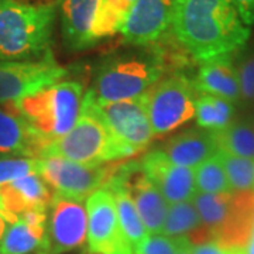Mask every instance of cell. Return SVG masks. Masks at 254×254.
<instances>
[{
	"label": "cell",
	"instance_id": "obj_1",
	"mask_svg": "<svg viewBox=\"0 0 254 254\" xmlns=\"http://www.w3.org/2000/svg\"><path fill=\"white\" fill-rule=\"evenodd\" d=\"M170 31L198 64L235 57L250 40L230 0H175Z\"/></svg>",
	"mask_w": 254,
	"mask_h": 254
},
{
	"label": "cell",
	"instance_id": "obj_2",
	"mask_svg": "<svg viewBox=\"0 0 254 254\" xmlns=\"http://www.w3.org/2000/svg\"><path fill=\"white\" fill-rule=\"evenodd\" d=\"M57 0H0V60H38L51 51Z\"/></svg>",
	"mask_w": 254,
	"mask_h": 254
},
{
	"label": "cell",
	"instance_id": "obj_3",
	"mask_svg": "<svg viewBox=\"0 0 254 254\" xmlns=\"http://www.w3.org/2000/svg\"><path fill=\"white\" fill-rule=\"evenodd\" d=\"M163 76L151 48L141 47L108 55L98 65L93 86L88 93L103 103L133 99L150 91Z\"/></svg>",
	"mask_w": 254,
	"mask_h": 254
},
{
	"label": "cell",
	"instance_id": "obj_4",
	"mask_svg": "<svg viewBox=\"0 0 254 254\" xmlns=\"http://www.w3.org/2000/svg\"><path fill=\"white\" fill-rule=\"evenodd\" d=\"M192 203L209 240L230 249H245L254 227V190L196 193Z\"/></svg>",
	"mask_w": 254,
	"mask_h": 254
},
{
	"label": "cell",
	"instance_id": "obj_5",
	"mask_svg": "<svg viewBox=\"0 0 254 254\" xmlns=\"http://www.w3.org/2000/svg\"><path fill=\"white\" fill-rule=\"evenodd\" d=\"M85 85L61 81L16 102L20 112L41 136L55 141L68 134L81 116Z\"/></svg>",
	"mask_w": 254,
	"mask_h": 254
},
{
	"label": "cell",
	"instance_id": "obj_6",
	"mask_svg": "<svg viewBox=\"0 0 254 254\" xmlns=\"http://www.w3.org/2000/svg\"><path fill=\"white\" fill-rule=\"evenodd\" d=\"M138 154L130 145L119 141L102 120L92 113L81 112L72 130L48 145L44 157H61L83 165H102L126 161Z\"/></svg>",
	"mask_w": 254,
	"mask_h": 254
},
{
	"label": "cell",
	"instance_id": "obj_7",
	"mask_svg": "<svg viewBox=\"0 0 254 254\" xmlns=\"http://www.w3.org/2000/svg\"><path fill=\"white\" fill-rule=\"evenodd\" d=\"M195 92L190 78L175 73L160 79L147 92V113L153 136H165L195 118Z\"/></svg>",
	"mask_w": 254,
	"mask_h": 254
},
{
	"label": "cell",
	"instance_id": "obj_8",
	"mask_svg": "<svg viewBox=\"0 0 254 254\" xmlns=\"http://www.w3.org/2000/svg\"><path fill=\"white\" fill-rule=\"evenodd\" d=\"M81 112H88L102 120L119 141L143 153L153 138L147 113V92L133 99L103 103L86 92Z\"/></svg>",
	"mask_w": 254,
	"mask_h": 254
},
{
	"label": "cell",
	"instance_id": "obj_9",
	"mask_svg": "<svg viewBox=\"0 0 254 254\" xmlns=\"http://www.w3.org/2000/svg\"><path fill=\"white\" fill-rule=\"evenodd\" d=\"M122 163L83 165L61 157H44L38 160V174L55 195L83 200L105 188Z\"/></svg>",
	"mask_w": 254,
	"mask_h": 254
},
{
	"label": "cell",
	"instance_id": "obj_10",
	"mask_svg": "<svg viewBox=\"0 0 254 254\" xmlns=\"http://www.w3.org/2000/svg\"><path fill=\"white\" fill-rule=\"evenodd\" d=\"M68 69L55 61L50 51L38 60L0 63V103L17 102L57 82L64 81Z\"/></svg>",
	"mask_w": 254,
	"mask_h": 254
},
{
	"label": "cell",
	"instance_id": "obj_11",
	"mask_svg": "<svg viewBox=\"0 0 254 254\" xmlns=\"http://www.w3.org/2000/svg\"><path fill=\"white\" fill-rule=\"evenodd\" d=\"M47 254H89L88 210L83 200L55 195L48 208Z\"/></svg>",
	"mask_w": 254,
	"mask_h": 254
},
{
	"label": "cell",
	"instance_id": "obj_12",
	"mask_svg": "<svg viewBox=\"0 0 254 254\" xmlns=\"http://www.w3.org/2000/svg\"><path fill=\"white\" fill-rule=\"evenodd\" d=\"M88 252L89 254H134L118 219L115 198L106 188L88 198Z\"/></svg>",
	"mask_w": 254,
	"mask_h": 254
},
{
	"label": "cell",
	"instance_id": "obj_13",
	"mask_svg": "<svg viewBox=\"0 0 254 254\" xmlns=\"http://www.w3.org/2000/svg\"><path fill=\"white\" fill-rule=\"evenodd\" d=\"M113 178L126 188L147 232L151 235L161 233L165 218L168 215L170 203L164 199L163 195L145 177L140 163H122Z\"/></svg>",
	"mask_w": 254,
	"mask_h": 254
},
{
	"label": "cell",
	"instance_id": "obj_14",
	"mask_svg": "<svg viewBox=\"0 0 254 254\" xmlns=\"http://www.w3.org/2000/svg\"><path fill=\"white\" fill-rule=\"evenodd\" d=\"M175 0H134L120 28L125 43L147 47L158 41L171 28Z\"/></svg>",
	"mask_w": 254,
	"mask_h": 254
},
{
	"label": "cell",
	"instance_id": "obj_15",
	"mask_svg": "<svg viewBox=\"0 0 254 254\" xmlns=\"http://www.w3.org/2000/svg\"><path fill=\"white\" fill-rule=\"evenodd\" d=\"M145 177L170 205L190 202L196 195L193 168L181 167L167 158L161 150H153L140 158Z\"/></svg>",
	"mask_w": 254,
	"mask_h": 254
},
{
	"label": "cell",
	"instance_id": "obj_16",
	"mask_svg": "<svg viewBox=\"0 0 254 254\" xmlns=\"http://www.w3.org/2000/svg\"><path fill=\"white\" fill-rule=\"evenodd\" d=\"M51 143L31 127L16 102L0 103V155L41 160Z\"/></svg>",
	"mask_w": 254,
	"mask_h": 254
},
{
	"label": "cell",
	"instance_id": "obj_17",
	"mask_svg": "<svg viewBox=\"0 0 254 254\" xmlns=\"http://www.w3.org/2000/svg\"><path fill=\"white\" fill-rule=\"evenodd\" d=\"M53 199L54 192L44 178L38 173L30 174L18 181L0 185V216L10 225L28 209H48Z\"/></svg>",
	"mask_w": 254,
	"mask_h": 254
},
{
	"label": "cell",
	"instance_id": "obj_18",
	"mask_svg": "<svg viewBox=\"0 0 254 254\" xmlns=\"http://www.w3.org/2000/svg\"><path fill=\"white\" fill-rule=\"evenodd\" d=\"M102 0H57L64 43L72 51L95 46L93 27Z\"/></svg>",
	"mask_w": 254,
	"mask_h": 254
},
{
	"label": "cell",
	"instance_id": "obj_19",
	"mask_svg": "<svg viewBox=\"0 0 254 254\" xmlns=\"http://www.w3.org/2000/svg\"><path fill=\"white\" fill-rule=\"evenodd\" d=\"M235 57L219 58L198 64V69L190 78L192 86L198 95H212L232 102H242L240 85L235 68Z\"/></svg>",
	"mask_w": 254,
	"mask_h": 254
},
{
	"label": "cell",
	"instance_id": "obj_20",
	"mask_svg": "<svg viewBox=\"0 0 254 254\" xmlns=\"http://www.w3.org/2000/svg\"><path fill=\"white\" fill-rule=\"evenodd\" d=\"M170 161L181 167L196 168L206 160L218 154V147L212 131L202 128H188L171 137L161 148Z\"/></svg>",
	"mask_w": 254,
	"mask_h": 254
},
{
	"label": "cell",
	"instance_id": "obj_21",
	"mask_svg": "<svg viewBox=\"0 0 254 254\" xmlns=\"http://www.w3.org/2000/svg\"><path fill=\"white\" fill-rule=\"evenodd\" d=\"M161 233L175 239L185 237L192 245L209 240L199 213L190 200L170 205Z\"/></svg>",
	"mask_w": 254,
	"mask_h": 254
},
{
	"label": "cell",
	"instance_id": "obj_22",
	"mask_svg": "<svg viewBox=\"0 0 254 254\" xmlns=\"http://www.w3.org/2000/svg\"><path fill=\"white\" fill-rule=\"evenodd\" d=\"M105 188L109 190L113 195V198H115V205H116L120 227H122L126 239L128 240V243L133 247V250L136 252L137 247L144 242L145 237L150 233L147 232L133 200L130 198V195L127 193L126 188L120 182L116 181L115 178H112Z\"/></svg>",
	"mask_w": 254,
	"mask_h": 254
},
{
	"label": "cell",
	"instance_id": "obj_23",
	"mask_svg": "<svg viewBox=\"0 0 254 254\" xmlns=\"http://www.w3.org/2000/svg\"><path fill=\"white\" fill-rule=\"evenodd\" d=\"M218 151L254 160V122L240 119L219 131H212Z\"/></svg>",
	"mask_w": 254,
	"mask_h": 254
},
{
	"label": "cell",
	"instance_id": "obj_24",
	"mask_svg": "<svg viewBox=\"0 0 254 254\" xmlns=\"http://www.w3.org/2000/svg\"><path fill=\"white\" fill-rule=\"evenodd\" d=\"M47 233L34 230L23 220L10 223L0 240L1 254H47Z\"/></svg>",
	"mask_w": 254,
	"mask_h": 254
},
{
	"label": "cell",
	"instance_id": "obj_25",
	"mask_svg": "<svg viewBox=\"0 0 254 254\" xmlns=\"http://www.w3.org/2000/svg\"><path fill=\"white\" fill-rule=\"evenodd\" d=\"M236 108L232 102L212 95H198L195 100V119L202 130L219 131L235 119Z\"/></svg>",
	"mask_w": 254,
	"mask_h": 254
},
{
	"label": "cell",
	"instance_id": "obj_26",
	"mask_svg": "<svg viewBox=\"0 0 254 254\" xmlns=\"http://www.w3.org/2000/svg\"><path fill=\"white\" fill-rule=\"evenodd\" d=\"M133 3L134 0H102L93 27L95 44L120 31Z\"/></svg>",
	"mask_w": 254,
	"mask_h": 254
},
{
	"label": "cell",
	"instance_id": "obj_27",
	"mask_svg": "<svg viewBox=\"0 0 254 254\" xmlns=\"http://www.w3.org/2000/svg\"><path fill=\"white\" fill-rule=\"evenodd\" d=\"M193 173H195L196 193L218 195L232 190L223 164L218 154L198 165L196 168H193Z\"/></svg>",
	"mask_w": 254,
	"mask_h": 254
},
{
	"label": "cell",
	"instance_id": "obj_28",
	"mask_svg": "<svg viewBox=\"0 0 254 254\" xmlns=\"http://www.w3.org/2000/svg\"><path fill=\"white\" fill-rule=\"evenodd\" d=\"M232 190H254V160L218 151Z\"/></svg>",
	"mask_w": 254,
	"mask_h": 254
},
{
	"label": "cell",
	"instance_id": "obj_29",
	"mask_svg": "<svg viewBox=\"0 0 254 254\" xmlns=\"http://www.w3.org/2000/svg\"><path fill=\"white\" fill-rule=\"evenodd\" d=\"M235 68H236L240 95L246 103L254 102V41L247 43L235 55Z\"/></svg>",
	"mask_w": 254,
	"mask_h": 254
},
{
	"label": "cell",
	"instance_id": "obj_30",
	"mask_svg": "<svg viewBox=\"0 0 254 254\" xmlns=\"http://www.w3.org/2000/svg\"><path fill=\"white\" fill-rule=\"evenodd\" d=\"M34 173H38V160L26 157L0 158V185L18 181Z\"/></svg>",
	"mask_w": 254,
	"mask_h": 254
},
{
	"label": "cell",
	"instance_id": "obj_31",
	"mask_svg": "<svg viewBox=\"0 0 254 254\" xmlns=\"http://www.w3.org/2000/svg\"><path fill=\"white\" fill-rule=\"evenodd\" d=\"M185 237H170L163 233L148 235L141 245L137 247L134 254H177L182 240Z\"/></svg>",
	"mask_w": 254,
	"mask_h": 254
},
{
	"label": "cell",
	"instance_id": "obj_32",
	"mask_svg": "<svg viewBox=\"0 0 254 254\" xmlns=\"http://www.w3.org/2000/svg\"><path fill=\"white\" fill-rule=\"evenodd\" d=\"M192 254H245L243 249H230L215 240H205L192 245Z\"/></svg>",
	"mask_w": 254,
	"mask_h": 254
},
{
	"label": "cell",
	"instance_id": "obj_33",
	"mask_svg": "<svg viewBox=\"0 0 254 254\" xmlns=\"http://www.w3.org/2000/svg\"><path fill=\"white\" fill-rule=\"evenodd\" d=\"M247 27L254 24V0H230Z\"/></svg>",
	"mask_w": 254,
	"mask_h": 254
},
{
	"label": "cell",
	"instance_id": "obj_34",
	"mask_svg": "<svg viewBox=\"0 0 254 254\" xmlns=\"http://www.w3.org/2000/svg\"><path fill=\"white\" fill-rule=\"evenodd\" d=\"M177 254H192V243H190L188 239H184L182 240V243L180 246Z\"/></svg>",
	"mask_w": 254,
	"mask_h": 254
},
{
	"label": "cell",
	"instance_id": "obj_35",
	"mask_svg": "<svg viewBox=\"0 0 254 254\" xmlns=\"http://www.w3.org/2000/svg\"><path fill=\"white\" fill-rule=\"evenodd\" d=\"M243 253L245 254H254V227H253V232H252V236L249 239V242H247V245L243 249Z\"/></svg>",
	"mask_w": 254,
	"mask_h": 254
},
{
	"label": "cell",
	"instance_id": "obj_36",
	"mask_svg": "<svg viewBox=\"0 0 254 254\" xmlns=\"http://www.w3.org/2000/svg\"><path fill=\"white\" fill-rule=\"evenodd\" d=\"M6 227H7V223H6V220L0 216V240H1V237L4 235V232H6Z\"/></svg>",
	"mask_w": 254,
	"mask_h": 254
},
{
	"label": "cell",
	"instance_id": "obj_37",
	"mask_svg": "<svg viewBox=\"0 0 254 254\" xmlns=\"http://www.w3.org/2000/svg\"><path fill=\"white\" fill-rule=\"evenodd\" d=\"M0 215H1V208H0Z\"/></svg>",
	"mask_w": 254,
	"mask_h": 254
},
{
	"label": "cell",
	"instance_id": "obj_38",
	"mask_svg": "<svg viewBox=\"0 0 254 254\" xmlns=\"http://www.w3.org/2000/svg\"><path fill=\"white\" fill-rule=\"evenodd\" d=\"M0 254H1V253H0Z\"/></svg>",
	"mask_w": 254,
	"mask_h": 254
}]
</instances>
